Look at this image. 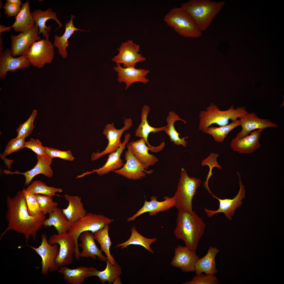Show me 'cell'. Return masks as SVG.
I'll use <instances>...</instances> for the list:
<instances>
[{
  "label": "cell",
  "instance_id": "1",
  "mask_svg": "<svg viewBox=\"0 0 284 284\" xmlns=\"http://www.w3.org/2000/svg\"><path fill=\"white\" fill-rule=\"evenodd\" d=\"M7 208L6 218L8 226L1 234L0 239L7 232L12 230L24 235L26 244L31 237L35 240L37 233L42 227L46 219L45 215L34 217L28 212L25 197L22 191L19 190L15 196L8 195L6 199Z\"/></svg>",
  "mask_w": 284,
  "mask_h": 284
},
{
  "label": "cell",
  "instance_id": "2",
  "mask_svg": "<svg viewBox=\"0 0 284 284\" xmlns=\"http://www.w3.org/2000/svg\"><path fill=\"white\" fill-rule=\"evenodd\" d=\"M178 210L174 235L176 238L184 241L190 249L196 252L206 225L194 211L189 212L181 209Z\"/></svg>",
  "mask_w": 284,
  "mask_h": 284
},
{
  "label": "cell",
  "instance_id": "3",
  "mask_svg": "<svg viewBox=\"0 0 284 284\" xmlns=\"http://www.w3.org/2000/svg\"><path fill=\"white\" fill-rule=\"evenodd\" d=\"M225 3L224 1L190 0L182 3L181 7L190 15L202 31L207 28Z\"/></svg>",
  "mask_w": 284,
  "mask_h": 284
},
{
  "label": "cell",
  "instance_id": "4",
  "mask_svg": "<svg viewBox=\"0 0 284 284\" xmlns=\"http://www.w3.org/2000/svg\"><path fill=\"white\" fill-rule=\"evenodd\" d=\"M245 107H239L235 109L232 105L228 110L222 111L216 105L211 103L205 110L201 111L199 115V129L204 133L205 129L213 124L220 126L229 124V121H232L240 118L247 113Z\"/></svg>",
  "mask_w": 284,
  "mask_h": 284
},
{
  "label": "cell",
  "instance_id": "5",
  "mask_svg": "<svg viewBox=\"0 0 284 284\" xmlns=\"http://www.w3.org/2000/svg\"><path fill=\"white\" fill-rule=\"evenodd\" d=\"M164 21L181 36L197 38L202 35V31L194 19L181 7H174L170 9L165 16Z\"/></svg>",
  "mask_w": 284,
  "mask_h": 284
},
{
  "label": "cell",
  "instance_id": "6",
  "mask_svg": "<svg viewBox=\"0 0 284 284\" xmlns=\"http://www.w3.org/2000/svg\"><path fill=\"white\" fill-rule=\"evenodd\" d=\"M114 221L113 219L103 215L88 212L72 224L68 232L69 235L74 238L75 241L76 250L74 256L77 260H79L80 259V252L78 240L81 234L86 231L91 232L94 234Z\"/></svg>",
  "mask_w": 284,
  "mask_h": 284
},
{
  "label": "cell",
  "instance_id": "7",
  "mask_svg": "<svg viewBox=\"0 0 284 284\" xmlns=\"http://www.w3.org/2000/svg\"><path fill=\"white\" fill-rule=\"evenodd\" d=\"M201 182L200 179L189 176L186 170L182 168L177 189L173 197L175 201V207L178 209L192 211V200Z\"/></svg>",
  "mask_w": 284,
  "mask_h": 284
},
{
  "label": "cell",
  "instance_id": "8",
  "mask_svg": "<svg viewBox=\"0 0 284 284\" xmlns=\"http://www.w3.org/2000/svg\"><path fill=\"white\" fill-rule=\"evenodd\" d=\"M48 241L50 244H57L59 245V252L55 260L58 268L69 265L72 262L76 244L74 238L69 235L68 232L53 234L49 237Z\"/></svg>",
  "mask_w": 284,
  "mask_h": 284
},
{
  "label": "cell",
  "instance_id": "9",
  "mask_svg": "<svg viewBox=\"0 0 284 284\" xmlns=\"http://www.w3.org/2000/svg\"><path fill=\"white\" fill-rule=\"evenodd\" d=\"M54 46L51 41L44 39L32 43L26 54L31 64L40 68L51 63L54 59Z\"/></svg>",
  "mask_w": 284,
  "mask_h": 284
},
{
  "label": "cell",
  "instance_id": "10",
  "mask_svg": "<svg viewBox=\"0 0 284 284\" xmlns=\"http://www.w3.org/2000/svg\"><path fill=\"white\" fill-rule=\"evenodd\" d=\"M124 124L123 127L119 129L115 127L113 122L105 126L103 134L108 140V145L105 150L101 152H93L91 155L92 161L97 160L105 155L113 153L120 147L122 143L120 140L121 136L124 131L129 129L132 126V120L131 118L125 119Z\"/></svg>",
  "mask_w": 284,
  "mask_h": 284
},
{
  "label": "cell",
  "instance_id": "11",
  "mask_svg": "<svg viewBox=\"0 0 284 284\" xmlns=\"http://www.w3.org/2000/svg\"><path fill=\"white\" fill-rule=\"evenodd\" d=\"M42 242L40 245L36 247L28 245L40 256L42 259L41 273L47 274L49 272H53L58 270L55 260L58 253L59 246L57 244H50L45 234L41 235Z\"/></svg>",
  "mask_w": 284,
  "mask_h": 284
},
{
  "label": "cell",
  "instance_id": "12",
  "mask_svg": "<svg viewBox=\"0 0 284 284\" xmlns=\"http://www.w3.org/2000/svg\"><path fill=\"white\" fill-rule=\"evenodd\" d=\"M237 175L239 177L240 186V189L237 195L232 199H221L214 195L212 197L219 201V208L216 210H212L205 208L204 211L208 217H211L216 214L221 212L224 214L227 219L231 220L232 217L234 216L236 210L242 204V200L245 197L246 191L239 171L237 172Z\"/></svg>",
  "mask_w": 284,
  "mask_h": 284
},
{
  "label": "cell",
  "instance_id": "13",
  "mask_svg": "<svg viewBox=\"0 0 284 284\" xmlns=\"http://www.w3.org/2000/svg\"><path fill=\"white\" fill-rule=\"evenodd\" d=\"M139 45L132 40H128L122 42L117 50L118 54L112 58L115 63L122 64L123 68L135 67L136 64L146 60V58L139 53Z\"/></svg>",
  "mask_w": 284,
  "mask_h": 284
},
{
  "label": "cell",
  "instance_id": "14",
  "mask_svg": "<svg viewBox=\"0 0 284 284\" xmlns=\"http://www.w3.org/2000/svg\"><path fill=\"white\" fill-rule=\"evenodd\" d=\"M39 35V28L36 26L28 31L20 32L17 35H11L10 51L12 55L14 57L26 54L32 43L42 39Z\"/></svg>",
  "mask_w": 284,
  "mask_h": 284
},
{
  "label": "cell",
  "instance_id": "15",
  "mask_svg": "<svg viewBox=\"0 0 284 284\" xmlns=\"http://www.w3.org/2000/svg\"><path fill=\"white\" fill-rule=\"evenodd\" d=\"M128 150L124 154L126 163L121 168L113 171L127 179L136 180L142 179L146 177V174H150L153 170H146L135 158L130 149L127 147Z\"/></svg>",
  "mask_w": 284,
  "mask_h": 284
},
{
  "label": "cell",
  "instance_id": "16",
  "mask_svg": "<svg viewBox=\"0 0 284 284\" xmlns=\"http://www.w3.org/2000/svg\"><path fill=\"white\" fill-rule=\"evenodd\" d=\"M30 64L26 54L15 58L11 55L10 49L7 48L0 53V79H4L9 71L14 72L27 68Z\"/></svg>",
  "mask_w": 284,
  "mask_h": 284
},
{
  "label": "cell",
  "instance_id": "17",
  "mask_svg": "<svg viewBox=\"0 0 284 284\" xmlns=\"http://www.w3.org/2000/svg\"><path fill=\"white\" fill-rule=\"evenodd\" d=\"M174 255L171 262L174 267L179 268L183 272L195 271V264L199 258L196 252L186 246L178 245L175 247Z\"/></svg>",
  "mask_w": 284,
  "mask_h": 284
},
{
  "label": "cell",
  "instance_id": "18",
  "mask_svg": "<svg viewBox=\"0 0 284 284\" xmlns=\"http://www.w3.org/2000/svg\"><path fill=\"white\" fill-rule=\"evenodd\" d=\"M113 70L117 73V81L120 84L122 82L125 84L126 90L129 88L133 83L140 82L146 84L149 82L146 76L150 72L149 70L136 68L135 67L123 68L120 64L115 63Z\"/></svg>",
  "mask_w": 284,
  "mask_h": 284
},
{
  "label": "cell",
  "instance_id": "19",
  "mask_svg": "<svg viewBox=\"0 0 284 284\" xmlns=\"http://www.w3.org/2000/svg\"><path fill=\"white\" fill-rule=\"evenodd\" d=\"M240 119V126L242 129L236 135V138L238 139L249 134L252 131L256 129L278 127L277 125L269 119L259 118L254 113H248Z\"/></svg>",
  "mask_w": 284,
  "mask_h": 284
},
{
  "label": "cell",
  "instance_id": "20",
  "mask_svg": "<svg viewBox=\"0 0 284 284\" xmlns=\"http://www.w3.org/2000/svg\"><path fill=\"white\" fill-rule=\"evenodd\" d=\"M157 198L156 196H151L150 201H147L145 199L143 207L133 216L129 217L127 221H133L138 217L146 212H149L150 216H154L160 212L167 211L175 206V201L173 197L165 196L163 199L164 200L161 201L157 200Z\"/></svg>",
  "mask_w": 284,
  "mask_h": 284
},
{
  "label": "cell",
  "instance_id": "21",
  "mask_svg": "<svg viewBox=\"0 0 284 284\" xmlns=\"http://www.w3.org/2000/svg\"><path fill=\"white\" fill-rule=\"evenodd\" d=\"M263 129H257L241 138H236L231 141L230 146L232 150L240 154H251L260 148L261 133Z\"/></svg>",
  "mask_w": 284,
  "mask_h": 284
},
{
  "label": "cell",
  "instance_id": "22",
  "mask_svg": "<svg viewBox=\"0 0 284 284\" xmlns=\"http://www.w3.org/2000/svg\"><path fill=\"white\" fill-rule=\"evenodd\" d=\"M150 110V107L147 105H144L141 110V121L140 123L135 132L136 136L144 139L147 146L151 149V151L157 152L161 150L165 146L164 142L158 146H154L150 145L148 142V137L149 134L158 132L164 131L166 126L159 128L152 127L148 123L147 120L148 114Z\"/></svg>",
  "mask_w": 284,
  "mask_h": 284
},
{
  "label": "cell",
  "instance_id": "23",
  "mask_svg": "<svg viewBox=\"0 0 284 284\" xmlns=\"http://www.w3.org/2000/svg\"><path fill=\"white\" fill-rule=\"evenodd\" d=\"M127 147L130 149L134 155L146 170L158 161L156 156L149 153L148 150L151 151V149L143 138L129 143Z\"/></svg>",
  "mask_w": 284,
  "mask_h": 284
},
{
  "label": "cell",
  "instance_id": "24",
  "mask_svg": "<svg viewBox=\"0 0 284 284\" xmlns=\"http://www.w3.org/2000/svg\"><path fill=\"white\" fill-rule=\"evenodd\" d=\"M94 234L91 232L86 231L82 233L80 236L81 243L79 246L82 249L80 253V257H90L94 259L97 258L102 262H106L107 257L102 253V251L97 246L95 242Z\"/></svg>",
  "mask_w": 284,
  "mask_h": 284
},
{
  "label": "cell",
  "instance_id": "25",
  "mask_svg": "<svg viewBox=\"0 0 284 284\" xmlns=\"http://www.w3.org/2000/svg\"><path fill=\"white\" fill-rule=\"evenodd\" d=\"M98 270L92 267H87L80 266L74 269H71L65 266L60 267L58 270L63 275L66 281L71 284H81L87 278L95 276Z\"/></svg>",
  "mask_w": 284,
  "mask_h": 284
},
{
  "label": "cell",
  "instance_id": "26",
  "mask_svg": "<svg viewBox=\"0 0 284 284\" xmlns=\"http://www.w3.org/2000/svg\"><path fill=\"white\" fill-rule=\"evenodd\" d=\"M31 14L35 23V26L39 28V35L42 33L46 39L49 40V34L48 32L52 29L50 26H47L46 25V23L47 20L54 19L58 24L59 26L55 30V31L63 26L62 24L57 17V13L53 11L51 8H49L45 11L40 9H36L32 12Z\"/></svg>",
  "mask_w": 284,
  "mask_h": 284
},
{
  "label": "cell",
  "instance_id": "27",
  "mask_svg": "<svg viewBox=\"0 0 284 284\" xmlns=\"http://www.w3.org/2000/svg\"><path fill=\"white\" fill-rule=\"evenodd\" d=\"M130 137L131 135L129 133H126L124 140L120 146L116 151L110 154L105 164L102 167L90 172H96L98 175L101 176L120 169L123 165V160L120 158V156Z\"/></svg>",
  "mask_w": 284,
  "mask_h": 284
},
{
  "label": "cell",
  "instance_id": "28",
  "mask_svg": "<svg viewBox=\"0 0 284 284\" xmlns=\"http://www.w3.org/2000/svg\"><path fill=\"white\" fill-rule=\"evenodd\" d=\"M37 162L36 166L32 169L24 173L18 171L11 172L12 174H19L24 175L26 178L24 185L29 184L33 178L39 174H42L48 177H51L53 175V172L50 165L52 163L53 158L47 154L44 156L37 155Z\"/></svg>",
  "mask_w": 284,
  "mask_h": 284
},
{
  "label": "cell",
  "instance_id": "29",
  "mask_svg": "<svg viewBox=\"0 0 284 284\" xmlns=\"http://www.w3.org/2000/svg\"><path fill=\"white\" fill-rule=\"evenodd\" d=\"M219 252L216 247H210L206 255L199 258L196 262L195 271L196 274L204 273L206 274L214 275L217 273L215 258Z\"/></svg>",
  "mask_w": 284,
  "mask_h": 284
},
{
  "label": "cell",
  "instance_id": "30",
  "mask_svg": "<svg viewBox=\"0 0 284 284\" xmlns=\"http://www.w3.org/2000/svg\"><path fill=\"white\" fill-rule=\"evenodd\" d=\"M15 21L11 26L16 32H24L35 26V23L30 11L29 2L26 1L23 3L20 11L15 17Z\"/></svg>",
  "mask_w": 284,
  "mask_h": 284
},
{
  "label": "cell",
  "instance_id": "31",
  "mask_svg": "<svg viewBox=\"0 0 284 284\" xmlns=\"http://www.w3.org/2000/svg\"><path fill=\"white\" fill-rule=\"evenodd\" d=\"M64 197L68 201V205L66 208L62 210L69 222L74 223L86 214L87 211L81 202V197L68 194H65Z\"/></svg>",
  "mask_w": 284,
  "mask_h": 284
},
{
  "label": "cell",
  "instance_id": "32",
  "mask_svg": "<svg viewBox=\"0 0 284 284\" xmlns=\"http://www.w3.org/2000/svg\"><path fill=\"white\" fill-rule=\"evenodd\" d=\"M75 17L73 15H71L70 21L66 23L65 24V31L62 36H59L56 34L54 36L53 44L54 46L57 48L59 54L64 58H67L68 56L66 49L69 45L68 40L72 35L74 34V32L77 31L82 32L87 31L79 29L75 27L73 24V19Z\"/></svg>",
  "mask_w": 284,
  "mask_h": 284
},
{
  "label": "cell",
  "instance_id": "33",
  "mask_svg": "<svg viewBox=\"0 0 284 284\" xmlns=\"http://www.w3.org/2000/svg\"><path fill=\"white\" fill-rule=\"evenodd\" d=\"M72 224L67 219L62 210L57 207L49 214L48 218L45 219L43 226L45 227L53 226L58 234H60L68 232Z\"/></svg>",
  "mask_w": 284,
  "mask_h": 284
},
{
  "label": "cell",
  "instance_id": "34",
  "mask_svg": "<svg viewBox=\"0 0 284 284\" xmlns=\"http://www.w3.org/2000/svg\"><path fill=\"white\" fill-rule=\"evenodd\" d=\"M166 120L167 125L164 131L169 136L170 141L175 145H181L184 147H186L187 142L185 139L188 138V136L180 138L179 136L180 134L175 129L174 124L176 121H181L186 124V121L182 119L174 111H171L169 112Z\"/></svg>",
  "mask_w": 284,
  "mask_h": 284
},
{
  "label": "cell",
  "instance_id": "35",
  "mask_svg": "<svg viewBox=\"0 0 284 284\" xmlns=\"http://www.w3.org/2000/svg\"><path fill=\"white\" fill-rule=\"evenodd\" d=\"M131 234L129 239L123 243L116 245L115 247H121V249L126 248L129 245H134L143 246L149 252L153 254L154 251L150 247V246L153 243L156 241V237L152 238H146L140 234L137 231L135 226H133L131 229Z\"/></svg>",
  "mask_w": 284,
  "mask_h": 284
},
{
  "label": "cell",
  "instance_id": "36",
  "mask_svg": "<svg viewBox=\"0 0 284 284\" xmlns=\"http://www.w3.org/2000/svg\"><path fill=\"white\" fill-rule=\"evenodd\" d=\"M109 225L95 232L93 234L95 240L99 243L101 250L106 254L107 260L113 264L116 263V261L110 252V248L112 242L109 235Z\"/></svg>",
  "mask_w": 284,
  "mask_h": 284
},
{
  "label": "cell",
  "instance_id": "37",
  "mask_svg": "<svg viewBox=\"0 0 284 284\" xmlns=\"http://www.w3.org/2000/svg\"><path fill=\"white\" fill-rule=\"evenodd\" d=\"M106 262L105 269L102 271L98 270L95 272V276L99 278L102 284H104L106 281L108 282L109 284H111L122 273L121 268L117 263L113 264L108 260Z\"/></svg>",
  "mask_w": 284,
  "mask_h": 284
},
{
  "label": "cell",
  "instance_id": "38",
  "mask_svg": "<svg viewBox=\"0 0 284 284\" xmlns=\"http://www.w3.org/2000/svg\"><path fill=\"white\" fill-rule=\"evenodd\" d=\"M240 126V120H236L228 124L219 127H209L204 133L211 135L214 140L218 142L223 141L229 132L232 129Z\"/></svg>",
  "mask_w": 284,
  "mask_h": 284
},
{
  "label": "cell",
  "instance_id": "39",
  "mask_svg": "<svg viewBox=\"0 0 284 284\" xmlns=\"http://www.w3.org/2000/svg\"><path fill=\"white\" fill-rule=\"evenodd\" d=\"M26 190L35 194H42L50 196L57 195L55 193L57 192L63 191L61 188L48 186L44 182L38 180L33 181Z\"/></svg>",
  "mask_w": 284,
  "mask_h": 284
},
{
  "label": "cell",
  "instance_id": "40",
  "mask_svg": "<svg viewBox=\"0 0 284 284\" xmlns=\"http://www.w3.org/2000/svg\"><path fill=\"white\" fill-rule=\"evenodd\" d=\"M36 195L39 207L43 214H49L57 207L58 203L53 201L52 196L38 194Z\"/></svg>",
  "mask_w": 284,
  "mask_h": 284
},
{
  "label": "cell",
  "instance_id": "41",
  "mask_svg": "<svg viewBox=\"0 0 284 284\" xmlns=\"http://www.w3.org/2000/svg\"><path fill=\"white\" fill-rule=\"evenodd\" d=\"M22 191L25 197L29 215L32 216L36 217L43 214L37 201L36 194L32 193L24 189Z\"/></svg>",
  "mask_w": 284,
  "mask_h": 284
},
{
  "label": "cell",
  "instance_id": "42",
  "mask_svg": "<svg viewBox=\"0 0 284 284\" xmlns=\"http://www.w3.org/2000/svg\"><path fill=\"white\" fill-rule=\"evenodd\" d=\"M37 110H34L29 118L23 123L21 124L17 129V137L26 138L31 134L34 128L33 122L37 114Z\"/></svg>",
  "mask_w": 284,
  "mask_h": 284
},
{
  "label": "cell",
  "instance_id": "43",
  "mask_svg": "<svg viewBox=\"0 0 284 284\" xmlns=\"http://www.w3.org/2000/svg\"><path fill=\"white\" fill-rule=\"evenodd\" d=\"M25 138L16 137L11 139L8 142L0 158L3 160L6 156L12 153L18 151L24 148Z\"/></svg>",
  "mask_w": 284,
  "mask_h": 284
},
{
  "label": "cell",
  "instance_id": "44",
  "mask_svg": "<svg viewBox=\"0 0 284 284\" xmlns=\"http://www.w3.org/2000/svg\"><path fill=\"white\" fill-rule=\"evenodd\" d=\"M217 278L214 275H207L202 273L197 274L189 281L183 284H218Z\"/></svg>",
  "mask_w": 284,
  "mask_h": 284
},
{
  "label": "cell",
  "instance_id": "45",
  "mask_svg": "<svg viewBox=\"0 0 284 284\" xmlns=\"http://www.w3.org/2000/svg\"><path fill=\"white\" fill-rule=\"evenodd\" d=\"M45 147L46 153L52 158L57 157L69 161H73L74 159V157L70 150L62 151L48 147Z\"/></svg>",
  "mask_w": 284,
  "mask_h": 284
},
{
  "label": "cell",
  "instance_id": "46",
  "mask_svg": "<svg viewBox=\"0 0 284 284\" xmlns=\"http://www.w3.org/2000/svg\"><path fill=\"white\" fill-rule=\"evenodd\" d=\"M24 148L31 149L37 155L44 156L47 155L45 152V147L42 145L41 143L38 139L32 138L28 141H25Z\"/></svg>",
  "mask_w": 284,
  "mask_h": 284
},
{
  "label": "cell",
  "instance_id": "47",
  "mask_svg": "<svg viewBox=\"0 0 284 284\" xmlns=\"http://www.w3.org/2000/svg\"><path fill=\"white\" fill-rule=\"evenodd\" d=\"M21 7L19 5L6 1L2 8L4 9V14L7 15V18H8L11 17H16L20 11Z\"/></svg>",
  "mask_w": 284,
  "mask_h": 284
},
{
  "label": "cell",
  "instance_id": "48",
  "mask_svg": "<svg viewBox=\"0 0 284 284\" xmlns=\"http://www.w3.org/2000/svg\"><path fill=\"white\" fill-rule=\"evenodd\" d=\"M11 28L10 26L6 27L5 26L1 24L0 25V33L5 31H9Z\"/></svg>",
  "mask_w": 284,
  "mask_h": 284
},
{
  "label": "cell",
  "instance_id": "49",
  "mask_svg": "<svg viewBox=\"0 0 284 284\" xmlns=\"http://www.w3.org/2000/svg\"><path fill=\"white\" fill-rule=\"evenodd\" d=\"M5 1H8L13 4L19 5L21 6L23 3L21 2L20 0H6Z\"/></svg>",
  "mask_w": 284,
  "mask_h": 284
},
{
  "label": "cell",
  "instance_id": "50",
  "mask_svg": "<svg viewBox=\"0 0 284 284\" xmlns=\"http://www.w3.org/2000/svg\"><path fill=\"white\" fill-rule=\"evenodd\" d=\"M3 42L2 37L1 33H0V53H1L3 52Z\"/></svg>",
  "mask_w": 284,
  "mask_h": 284
},
{
  "label": "cell",
  "instance_id": "51",
  "mask_svg": "<svg viewBox=\"0 0 284 284\" xmlns=\"http://www.w3.org/2000/svg\"><path fill=\"white\" fill-rule=\"evenodd\" d=\"M113 284H121V280L119 277L116 279L113 282Z\"/></svg>",
  "mask_w": 284,
  "mask_h": 284
},
{
  "label": "cell",
  "instance_id": "52",
  "mask_svg": "<svg viewBox=\"0 0 284 284\" xmlns=\"http://www.w3.org/2000/svg\"><path fill=\"white\" fill-rule=\"evenodd\" d=\"M2 1L0 0V9H1V8L2 7Z\"/></svg>",
  "mask_w": 284,
  "mask_h": 284
}]
</instances>
